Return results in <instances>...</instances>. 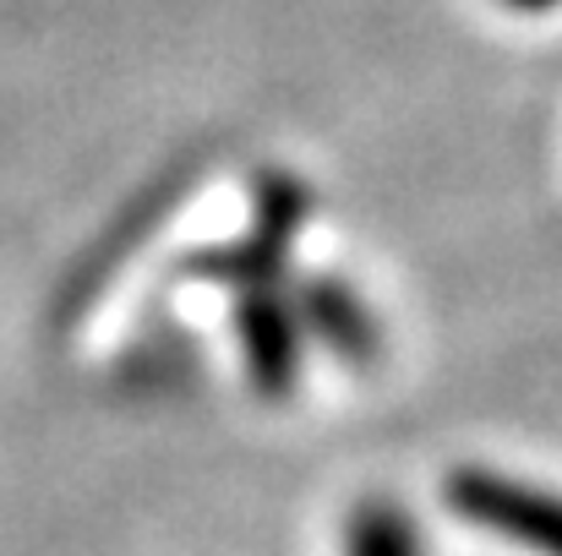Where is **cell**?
I'll return each instance as SVG.
<instances>
[{"mask_svg": "<svg viewBox=\"0 0 562 556\" xmlns=\"http://www.w3.org/2000/svg\"><path fill=\"white\" fill-rule=\"evenodd\" d=\"M312 218V185L284 175V170H268L257 181V213L251 224L229 240V246H207V251H191L181 262V279L187 284H224L235 295L246 290H273L295 257V235L306 229Z\"/></svg>", "mask_w": 562, "mask_h": 556, "instance_id": "cell-1", "label": "cell"}, {"mask_svg": "<svg viewBox=\"0 0 562 556\" xmlns=\"http://www.w3.org/2000/svg\"><path fill=\"white\" fill-rule=\"evenodd\" d=\"M442 497L464 524H475V530H486V535H497L519 552L562 556V491H547V486L503 475V469L464 464V469L448 475Z\"/></svg>", "mask_w": 562, "mask_h": 556, "instance_id": "cell-2", "label": "cell"}, {"mask_svg": "<svg viewBox=\"0 0 562 556\" xmlns=\"http://www.w3.org/2000/svg\"><path fill=\"white\" fill-rule=\"evenodd\" d=\"M235 344H240V366L246 382L262 393V398H284L295 393L301 382V355H306V333H301V317L290 306V295L273 290H246L235 295Z\"/></svg>", "mask_w": 562, "mask_h": 556, "instance_id": "cell-3", "label": "cell"}, {"mask_svg": "<svg viewBox=\"0 0 562 556\" xmlns=\"http://www.w3.org/2000/svg\"><path fill=\"white\" fill-rule=\"evenodd\" d=\"M295 317H301V333H312L323 350H334L345 366L367 371L382 355V328H376L372 306L334 273H317V279H301L295 290Z\"/></svg>", "mask_w": 562, "mask_h": 556, "instance_id": "cell-4", "label": "cell"}, {"mask_svg": "<svg viewBox=\"0 0 562 556\" xmlns=\"http://www.w3.org/2000/svg\"><path fill=\"white\" fill-rule=\"evenodd\" d=\"M176 196H181V181L154 185V191H148V196H143V202L132 207V218H126V224H115V235H110V246H104V251H99V257H93V262L82 268V290H71V300H77V306H88V300L99 295V284H104V273H110L115 262H126V257H132V251L143 246V235L154 229V218H165V213L176 207Z\"/></svg>", "mask_w": 562, "mask_h": 556, "instance_id": "cell-5", "label": "cell"}, {"mask_svg": "<svg viewBox=\"0 0 562 556\" xmlns=\"http://www.w3.org/2000/svg\"><path fill=\"white\" fill-rule=\"evenodd\" d=\"M350 556H420V535L398 502H361L350 519Z\"/></svg>", "mask_w": 562, "mask_h": 556, "instance_id": "cell-6", "label": "cell"}, {"mask_svg": "<svg viewBox=\"0 0 562 556\" xmlns=\"http://www.w3.org/2000/svg\"><path fill=\"white\" fill-rule=\"evenodd\" d=\"M503 5H514V11H552L562 0H503Z\"/></svg>", "mask_w": 562, "mask_h": 556, "instance_id": "cell-7", "label": "cell"}]
</instances>
